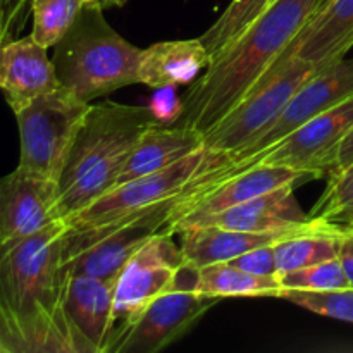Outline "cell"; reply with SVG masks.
I'll return each mask as SVG.
<instances>
[{"instance_id":"1","label":"cell","mask_w":353,"mask_h":353,"mask_svg":"<svg viewBox=\"0 0 353 353\" xmlns=\"http://www.w3.org/2000/svg\"><path fill=\"white\" fill-rule=\"evenodd\" d=\"M65 219L0 247L2 353H76L64 312Z\"/></svg>"},{"instance_id":"2","label":"cell","mask_w":353,"mask_h":353,"mask_svg":"<svg viewBox=\"0 0 353 353\" xmlns=\"http://www.w3.org/2000/svg\"><path fill=\"white\" fill-rule=\"evenodd\" d=\"M323 2L274 0L190 85L183 97L185 112L178 126L202 134L216 126L257 90Z\"/></svg>"},{"instance_id":"3","label":"cell","mask_w":353,"mask_h":353,"mask_svg":"<svg viewBox=\"0 0 353 353\" xmlns=\"http://www.w3.org/2000/svg\"><path fill=\"white\" fill-rule=\"evenodd\" d=\"M155 123L147 105L90 103L59 178V209L64 219L114 188L131 150Z\"/></svg>"},{"instance_id":"4","label":"cell","mask_w":353,"mask_h":353,"mask_svg":"<svg viewBox=\"0 0 353 353\" xmlns=\"http://www.w3.org/2000/svg\"><path fill=\"white\" fill-rule=\"evenodd\" d=\"M141 50L107 23L102 9L83 6L74 24L54 47L52 62L61 85L92 103L140 83Z\"/></svg>"},{"instance_id":"5","label":"cell","mask_w":353,"mask_h":353,"mask_svg":"<svg viewBox=\"0 0 353 353\" xmlns=\"http://www.w3.org/2000/svg\"><path fill=\"white\" fill-rule=\"evenodd\" d=\"M236 165L238 162L231 155L202 147L169 168L114 186L92 205L65 221L69 228L74 230L114 223L159 203L178 199L200 183Z\"/></svg>"},{"instance_id":"6","label":"cell","mask_w":353,"mask_h":353,"mask_svg":"<svg viewBox=\"0 0 353 353\" xmlns=\"http://www.w3.org/2000/svg\"><path fill=\"white\" fill-rule=\"evenodd\" d=\"M181 196L102 226L83 230L69 228L62 250L64 272L68 276L117 279L126 262L152 236L165 233L172 209Z\"/></svg>"},{"instance_id":"7","label":"cell","mask_w":353,"mask_h":353,"mask_svg":"<svg viewBox=\"0 0 353 353\" xmlns=\"http://www.w3.org/2000/svg\"><path fill=\"white\" fill-rule=\"evenodd\" d=\"M319 69L323 68L299 57L272 65L254 93L203 133V147L223 152L236 161L276 123L295 93Z\"/></svg>"},{"instance_id":"8","label":"cell","mask_w":353,"mask_h":353,"mask_svg":"<svg viewBox=\"0 0 353 353\" xmlns=\"http://www.w3.org/2000/svg\"><path fill=\"white\" fill-rule=\"evenodd\" d=\"M90 103L61 86L17 110L21 155L17 168L59 185Z\"/></svg>"},{"instance_id":"9","label":"cell","mask_w":353,"mask_h":353,"mask_svg":"<svg viewBox=\"0 0 353 353\" xmlns=\"http://www.w3.org/2000/svg\"><path fill=\"white\" fill-rule=\"evenodd\" d=\"M196 268L183 264L176 285L124 330L107 353H157L185 336L219 300L195 290Z\"/></svg>"},{"instance_id":"10","label":"cell","mask_w":353,"mask_h":353,"mask_svg":"<svg viewBox=\"0 0 353 353\" xmlns=\"http://www.w3.org/2000/svg\"><path fill=\"white\" fill-rule=\"evenodd\" d=\"M176 234L157 233L123 268L114 288V336L131 326L148 305L176 285L185 259ZM110 341V345H112Z\"/></svg>"},{"instance_id":"11","label":"cell","mask_w":353,"mask_h":353,"mask_svg":"<svg viewBox=\"0 0 353 353\" xmlns=\"http://www.w3.org/2000/svg\"><path fill=\"white\" fill-rule=\"evenodd\" d=\"M353 126V97L286 134L268 150L247 159L245 164L285 165L307 172L312 179L330 174L336 152Z\"/></svg>"},{"instance_id":"12","label":"cell","mask_w":353,"mask_h":353,"mask_svg":"<svg viewBox=\"0 0 353 353\" xmlns=\"http://www.w3.org/2000/svg\"><path fill=\"white\" fill-rule=\"evenodd\" d=\"M64 219L59 209V185L16 168L0 178V247L38 233Z\"/></svg>"},{"instance_id":"13","label":"cell","mask_w":353,"mask_h":353,"mask_svg":"<svg viewBox=\"0 0 353 353\" xmlns=\"http://www.w3.org/2000/svg\"><path fill=\"white\" fill-rule=\"evenodd\" d=\"M353 97V57H343L334 64L319 69L299 92L295 93L276 123L245 152L236 162L247 161L268 150L279 140L312 119Z\"/></svg>"},{"instance_id":"14","label":"cell","mask_w":353,"mask_h":353,"mask_svg":"<svg viewBox=\"0 0 353 353\" xmlns=\"http://www.w3.org/2000/svg\"><path fill=\"white\" fill-rule=\"evenodd\" d=\"M116 279L68 276L64 312L76 353H107L114 336Z\"/></svg>"},{"instance_id":"15","label":"cell","mask_w":353,"mask_h":353,"mask_svg":"<svg viewBox=\"0 0 353 353\" xmlns=\"http://www.w3.org/2000/svg\"><path fill=\"white\" fill-rule=\"evenodd\" d=\"M338 226L341 224L312 217L309 223L278 231H238L216 226H192L181 231L178 236L185 262L199 269L203 265L216 264V262H228L245 252L255 250L265 245H276L296 234L334 230Z\"/></svg>"},{"instance_id":"16","label":"cell","mask_w":353,"mask_h":353,"mask_svg":"<svg viewBox=\"0 0 353 353\" xmlns=\"http://www.w3.org/2000/svg\"><path fill=\"white\" fill-rule=\"evenodd\" d=\"M47 50L31 34L0 47V88L14 112L62 86Z\"/></svg>"},{"instance_id":"17","label":"cell","mask_w":353,"mask_h":353,"mask_svg":"<svg viewBox=\"0 0 353 353\" xmlns=\"http://www.w3.org/2000/svg\"><path fill=\"white\" fill-rule=\"evenodd\" d=\"M353 47V0H324L276 64L299 57L326 68L347 57Z\"/></svg>"},{"instance_id":"18","label":"cell","mask_w":353,"mask_h":353,"mask_svg":"<svg viewBox=\"0 0 353 353\" xmlns=\"http://www.w3.org/2000/svg\"><path fill=\"white\" fill-rule=\"evenodd\" d=\"M310 219V214H307L296 200L295 185H285L223 212L203 217L193 226H216L238 231H278L300 226Z\"/></svg>"},{"instance_id":"19","label":"cell","mask_w":353,"mask_h":353,"mask_svg":"<svg viewBox=\"0 0 353 353\" xmlns=\"http://www.w3.org/2000/svg\"><path fill=\"white\" fill-rule=\"evenodd\" d=\"M210 61L212 57L200 38L159 41L141 50L140 83L152 90L192 85L209 68Z\"/></svg>"},{"instance_id":"20","label":"cell","mask_w":353,"mask_h":353,"mask_svg":"<svg viewBox=\"0 0 353 353\" xmlns=\"http://www.w3.org/2000/svg\"><path fill=\"white\" fill-rule=\"evenodd\" d=\"M203 147V134L183 126H164L155 123L148 128L131 150L124 162L114 186H119L131 179L141 178L150 172L169 168L186 155Z\"/></svg>"},{"instance_id":"21","label":"cell","mask_w":353,"mask_h":353,"mask_svg":"<svg viewBox=\"0 0 353 353\" xmlns=\"http://www.w3.org/2000/svg\"><path fill=\"white\" fill-rule=\"evenodd\" d=\"M195 290L217 300L236 299V296L278 299L281 285L278 276H257L241 271L230 262H216L196 269Z\"/></svg>"},{"instance_id":"22","label":"cell","mask_w":353,"mask_h":353,"mask_svg":"<svg viewBox=\"0 0 353 353\" xmlns=\"http://www.w3.org/2000/svg\"><path fill=\"white\" fill-rule=\"evenodd\" d=\"M345 228L347 226L296 234V236L286 238V240L276 243L274 252L278 274L336 259L338 250H340V236Z\"/></svg>"},{"instance_id":"23","label":"cell","mask_w":353,"mask_h":353,"mask_svg":"<svg viewBox=\"0 0 353 353\" xmlns=\"http://www.w3.org/2000/svg\"><path fill=\"white\" fill-rule=\"evenodd\" d=\"M274 0H231L216 23L200 34V41L210 57L219 55L241 31L250 26Z\"/></svg>"},{"instance_id":"24","label":"cell","mask_w":353,"mask_h":353,"mask_svg":"<svg viewBox=\"0 0 353 353\" xmlns=\"http://www.w3.org/2000/svg\"><path fill=\"white\" fill-rule=\"evenodd\" d=\"M85 3L81 0H31V37L45 48H54L74 24Z\"/></svg>"},{"instance_id":"25","label":"cell","mask_w":353,"mask_h":353,"mask_svg":"<svg viewBox=\"0 0 353 353\" xmlns=\"http://www.w3.org/2000/svg\"><path fill=\"white\" fill-rule=\"evenodd\" d=\"M278 299L292 302L317 316L331 317L353 324V288L326 290V292H305V290L281 288Z\"/></svg>"},{"instance_id":"26","label":"cell","mask_w":353,"mask_h":353,"mask_svg":"<svg viewBox=\"0 0 353 353\" xmlns=\"http://www.w3.org/2000/svg\"><path fill=\"white\" fill-rule=\"evenodd\" d=\"M310 217L348 226L353 224V164L327 178V186Z\"/></svg>"},{"instance_id":"27","label":"cell","mask_w":353,"mask_h":353,"mask_svg":"<svg viewBox=\"0 0 353 353\" xmlns=\"http://www.w3.org/2000/svg\"><path fill=\"white\" fill-rule=\"evenodd\" d=\"M278 278L279 285L285 290L326 292V290H341L350 286L338 257L292 272H283V274H278Z\"/></svg>"},{"instance_id":"28","label":"cell","mask_w":353,"mask_h":353,"mask_svg":"<svg viewBox=\"0 0 353 353\" xmlns=\"http://www.w3.org/2000/svg\"><path fill=\"white\" fill-rule=\"evenodd\" d=\"M148 110L159 124L171 126L181 119L185 112V102L178 95V86H161L155 88L154 95L148 100Z\"/></svg>"},{"instance_id":"29","label":"cell","mask_w":353,"mask_h":353,"mask_svg":"<svg viewBox=\"0 0 353 353\" xmlns=\"http://www.w3.org/2000/svg\"><path fill=\"white\" fill-rule=\"evenodd\" d=\"M234 268L241 271L252 272L257 276H278V264H276L274 245H265V247L255 248V250L245 252L238 257L228 261Z\"/></svg>"},{"instance_id":"30","label":"cell","mask_w":353,"mask_h":353,"mask_svg":"<svg viewBox=\"0 0 353 353\" xmlns=\"http://www.w3.org/2000/svg\"><path fill=\"white\" fill-rule=\"evenodd\" d=\"M31 0H0V47L23 28Z\"/></svg>"},{"instance_id":"31","label":"cell","mask_w":353,"mask_h":353,"mask_svg":"<svg viewBox=\"0 0 353 353\" xmlns=\"http://www.w3.org/2000/svg\"><path fill=\"white\" fill-rule=\"evenodd\" d=\"M338 259L345 269L348 283L353 288V224H348L340 236V250H338Z\"/></svg>"},{"instance_id":"32","label":"cell","mask_w":353,"mask_h":353,"mask_svg":"<svg viewBox=\"0 0 353 353\" xmlns=\"http://www.w3.org/2000/svg\"><path fill=\"white\" fill-rule=\"evenodd\" d=\"M350 164H353V126L347 133V137L343 138V141L340 143V147H338L336 159H334V164H333V168H331L327 178L333 174H336V172L343 171V169L348 168Z\"/></svg>"},{"instance_id":"33","label":"cell","mask_w":353,"mask_h":353,"mask_svg":"<svg viewBox=\"0 0 353 353\" xmlns=\"http://www.w3.org/2000/svg\"><path fill=\"white\" fill-rule=\"evenodd\" d=\"M85 6L99 7V9H112V7H123L128 0H81Z\"/></svg>"},{"instance_id":"34","label":"cell","mask_w":353,"mask_h":353,"mask_svg":"<svg viewBox=\"0 0 353 353\" xmlns=\"http://www.w3.org/2000/svg\"><path fill=\"white\" fill-rule=\"evenodd\" d=\"M0 353H2V348H0Z\"/></svg>"}]
</instances>
